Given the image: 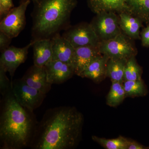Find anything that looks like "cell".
Listing matches in <instances>:
<instances>
[{
    "instance_id": "obj_1",
    "label": "cell",
    "mask_w": 149,
    "mask_h": 149,
    "mask_svg": "<svg viewBox=\"0 0 149 149\" xmlns=\"http://www.w3.org/2000/svg\"><path fill=\"white\" fill-rule=\"evenodd\" d=\"M84 122L83 114L74 107L50 109L37 123L29 148L71 149L79 143Z\"/></svg>"
},
{
    "instance_id": "obj_2",
    "label": "cell",
    "mask_w": 149,
    "mask_h": 149,
    "mask_svg": "<svg viewBox=\"0 0 149 149\" xmlns=\"http://www.w3.org/2000/svg\"><path fill=\"white\" fill-rule=\"evenodd\" d=\"M3 97L0 117L1 149L29 147L38 123L33 112L20 105L12 91Z\"/></svg>"
},
{
    "instance_id": "obj_3",
    "label": "cell",
    "mask_w": 149,
    "mask_h": 149,
    "mask_svg": "<svg viewBox=\"0 0 149 149\" xmlns=\"http://www.w3.org/2000/svg\"><path fill=\"white\" fill-rule=\"evenodd\" d=\"M32 41L51 39L70 26L77 0H32Z\"/></svg>"
},
{
    "instance_id": "obj_4",
    "label": "cell",
    "mask_w": 149,
    "mask_h": 149,
    "mask_svg": "<svg viewBox=\"0 0 149 149\" xmlns=\"http://www.w3.org/2000/svg\"><path fill=\"white\" fill-rule=\"evenodd\" d=\"M12 91L20 105L33 112L42 105L46 95L30 87L22 78L12 81Z\"/></svg>"
},
{
    "instance_id": "obj_5",
    "label": "cell",
    "mask_w": 149,
    "mask_h": 149,
    "mask_svg": "<svg viewBox=\"0 0 149 149\" xmlns=\"http://www.w3.org/2000/svg\"><path fill=\"white\" fill-rule=\"evenodd\" d=\"M129 38L122 32L112 39L102 41L98 46L99 51L109 58L128 59L132 56H136L137 52Z\"/></svg>"
},
{
    "instance_id": "obj_6",
    "label": "cell",
    "mask_w": 149,
    "mask_h": 149,
    "mask_svg": "<svg viewBox=\"0 0 149 149\" xmlns=\"http://www.w3.org/2000/svg\"><path fill=\"white\" fill-rule=\"evenodd\" d=\"M90 24L100 42L112 39L122 32L119 17L113 12L97 14Z\"/></svg>"
},
{
    "instance_id": "obj_7",
    "label": "cell",
    "mask_w": 149,
    "mask_h": 149,
    "mask_svg": "<svg viewBox=\"0 0 149 149\" xmlns=\"http://www.w3.org/2000/svg\"><path fill=\"white\" fill-rule=\"evenodd\" d=\"M62 36L75 48L85 46L98 47L100 42L90 23L86 22L69 26Z\"/></svg>"
},
{
    "instance_id": "obj_8",
    "label": "cell",
    "mask_w": 149,
    "mask_h": 149,
    "mask_svg": "<svg viewBox=\"0 0 149 149\" xmlns=\"http://www.w3.org/2000/svg\"><path fill=\"white\" fill-rule=\"evenodd\" d=\"M31 1L20 3L18 6L14 7L0 22V32L11 38L18 36L26 24L25 12Z\"/></svg>"
},
{
    "instance_id": "obj_9",
    "label": "cell",
    "mask_w": 149,
    "mask_h": 149,
    "mask_svg": "<svg viewBox=\"0 0 149 149\" xmlns=\"http://www.w3.org/2000/svg\"><path fill=\"white\" fill-rule=\"evenodd\" d=\"M34 42L31 41L24 47L10 46L1 53L0 67L6 72H8L11 77H13L18 67L24 63L27 59L28 51L33 45Z\"/></svg>"
},
{
    "instance_id": "obj_10",
    "label": "cell",
    "mask_w": 149,
    "mask_h": 149,
    "mask_svg": "<svg viewBox=\"0 0 149 149\" xmlns=\"http://www.w3.org/2000/svg\"><path fill=\"white\" fill-rule=\"evenodd\" d=\"M45 67L48 81L52 85L62 84L74 74L72 65L60 61H51Z\"/></svg>"
},
{
    "instance_id": "obj_11",
    "label": "cell",
    "mask_w": 149,
    "mask_h": 149,
    "mask_svg": "<svg viewBox=\"0 0 149 149\" xmlns=\"http://www.w3.org/2000/svg\"><path fill=\"white\" fill-rule=\"evenodd\" d=\"M27 85L47 95L52 89V85L48 81L45 67L33 65L30 67L22 77Z\"/></svg>"
},
{
    "instance_id": "obj_12",
    "label": "cell",
    "mask_w": 149,
    "mask_h": 149,
    "mask_svg": "<svg viewBox=\"0 0 149 149\" xmlns=\"http://www.w3.org/2000/svg\"><path fill=\"white\" fill-rule=\"evenodd\" d=\"M101 54L98 47L85 46L75 48L72 62L74 74L80 76L91 62Z\"/></svg>"
},
{
    "instance_id": "obj_13",
    "label": "cell",
    "mask_w": 149,
    "mask_h": 149,
    "mask_svg": "<svg viewBox=\"0 0 149 149\" xmlns=\"http://www.w3.org/2000/svg\"><path fill=\"white\" fill-rule=\"evenodd\" d=\"M52 60H58L72 65L75 48L66 39L56 34L51 38Z\"/></svg>"
},
{
    "instance_id": "obj_14",
    "label": "cell",
    "mask_w": 149,
    "mask_h": 149,
    "mask_svg": "<svg viewBox=\"0 0 149 149\" xmlns=\"http://www.w3.org/2000/svg\"><path fill=\"white\" fill-rule=\"evenodd\" d=\"M109 58L101 54L91 62L80 74V77L87 78L96 83H99L107 77V64Z\"/></svg>"
},
{
    "instance_id": "obj_15",
    "label": "cell",
    "mask_w": 149,
    "mask_h": 149,
    "mask_svg": "<svg viewBox=\"0 0 149 149\" xmlns=\"http://www.w3.org/2000/svg\"><path fill=\"white\" fill-rule=\"evenodd\" d=\"M33 45L34 65L45 67L52 60V50L51 39L35 40Z\"/></svg>"
},
{
    "instance_id": "obj_16",
    "label": "cell",
    "mask_w": 149,
    "mask_h": 149,
    "mask_svg": "<svg viewBox=\"0 0 149 149\" xmlns=\"http://www.w3.org/2000/svg\"><path fill=\"white\" fill-rule=\"evenodd\" d=\"M88 6L96 14L103 12L128 13L126 0H88Z\"/></svg>"
},
{
    "instance_id": "obj_17",
    "label": "cell",
    "mask_w": 149,
    "mask_h": 149,
    "mask_svg": "<svg viewBox=\"0 0 149 149\" xmlns=\"http://www.w3.org/2000/svg\"><path fill=\"white\" fill-rule=\"evenodd\" d=\"M119 26L122 32L130 38L141 39L140 29L143 22L138 17L123 12L118 15Z\"/></svg>"
},
{
    "instance_id": "obj_18",
    "label": "cell",
    "mask_w": 149,
    "mask_h": 149,
    "mask_svg": "<svg viewBox=\"0 0 149 149\" xmlns=\"http://www.w3.org/2000/svg\"><path fill=\"white\" fill-rule=\"evenodd\" d=\"M127 59L109 58L107 64V77L110 78L111 82L123 83Z\"/></svg>"
},
{
    "instance_id": "obj_19",
    "label": "cell",
    "mask_w": 149,
    "mask_h": 149,
    "mask_svg": "<svg viewBox=\"0 0 149 149\" xmlns=\"http://www.w3.org/2000/svg\"><path fill=\"white\" fill-rule=\"evenodd\" d=\"M128 13L143 22L149 23V0H126Z\"/></svg>"
},
{
    "instance_id": "obj_20",
    "label": "cell",
    "mask_w": 149,
    "mask_h": 149,
    "mask_svg": "<svg viewBox=\"0 0 149 149\" xmlns=\"http://www.w3.org/2000/svg\"><path fill=\"white\" fill-rule=\"evenodd\" d=\"M111 83L109 93L107 96V104L110 107H115L122 103L126 96L123 83Z\"/></svg>"
},
{
    "instance_id": "obj_21",
    "label": "cell",
    "mask_w": 149,
    "mask_h": 149,
    "mask_svg": "<svg viewBox=\"0 0 149 149\" xmlns=\"http://www.w3.org/2000/svg\"><path fill=\"white\" fill-rule=\"evenodd\" d=\"M123 85L126 97H142L147 94V88L142 79L135 81L125 80L123 82Z\"/></svg>"
},
{
    "instance_id": "obj_22",
    "label": "cell",
    "mask_w": 149,
    "mask_h": 149,
    "mask_svg": "<svg viewBox=\"0 0 149 149\" xmlns=\"http://www.w3.org/2000/svg\"><path fill=\"white\" fill-rule=\"evenodd\" d=\"M93 141L106 149H127L128 139L122 136L113 139H106L93 136Z\"/></svg>"
},
{
    "instance_id": "obj_23",
    "label": "cell",
    "mask_w": 149,
    "mask_h": 149,
    "mask_svg": "<svg viewBox=\"0 0 149 149\" xmlns=\"http://www.w3.org/2000/svg\"><path fill=\"white\" fill-rule=\"evenodd\" d=\"M142 68L137 63L135 56L128 58L124 70V81L142 80Z\"/></svg>"
},
{
    "instance_id": "obj_24",
    "label": "cell",
    "mask_w": 149,
    "mask_h": 149,
    "mask_svg": "<svg viewBox=\"0 0 149 149\" xmlns=\"http://www.w3.org/2000/svg\"><path fill=\"white\" fill-rule=\"evenodd\" d=\"M6 72L0 67V92L3 97L12 92V81H10Z\"/></svg>"
},
{
    "instance_id": "obj_25",
    "label": "cell",
    "mask_w": 149,
    "mask_h": 149,
    "mask_svg": "<svg viewBox=\"0 0 149 149\" xmlns=\"http://www.w3.org/2000/svg\"><path fill=\"white\" fill-rule=\"evenodd\" d=\"M14 7L13 0H0V18L2 19Z\"/></svg>"
},
{
    "instance_id": "obj_26",
    "label": "cell",
    "mask_w": 149,
    "mask_h": 149,
    "mask_svg": "<svg viewBox=\"0 0 149 149\" xmlns=\"http://www.w3.org/2000/svg\"><path fill=\"white\" fill-rule=\"evenodd\" d=\"M12 38L3 32H0V51L2 53L10 47Z\"/></svg>"
},
{
    "instance_id": "obj_27",
    "label": "cell",
    "mask_w": 149,
    "mask_h": 149,
    "mask_svg": "<svg viewBox=\"0 0 149 149\" xmlns=\"http://www.w3.org/2000/svg\"><path fill=\"white\" fill-rule=\"evenodd\" d=\"M140 36L142 45L149 48V23L143 29Z\"/></svg>"
},
{
    "instance_id": "obj_28",
    "label": "cell",
    "mask_w": 149,
    "mask_h": 149,
    "mask_svg": "<svg viewBox=\"0 0 149 149\" xmlns=\"http://www.w3.org/2000/svg\"><path fill=\"white\" fill-rule=\"evenodd\" d=\"M149 147L144 146L136 141L128 139L127 149H148Z\"/></svg>"
},
{
    "instance_id": "obj_29",
    "label": "cell",
    "mask_w": 149,
    "mask_h": 149,
    "mask_svg": "<svg viewBox=\"0 0 149 149\" xmlns=\"http://www.w3.org/2000/svg\"><path fill=\"white\" fill-rule=\"evenodd\" d=\"M32 1V0H20V3H22V2H24L27 1Z\"/></svg>"
}]
</instances>
